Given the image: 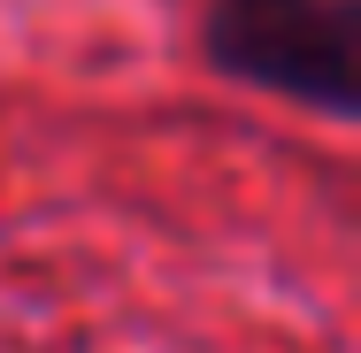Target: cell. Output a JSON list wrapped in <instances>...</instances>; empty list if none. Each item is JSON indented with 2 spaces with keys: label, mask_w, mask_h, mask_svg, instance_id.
<instances>
[{
  "label": "cell",
  "mask_w": 361,
  "mask_h": 353,
  "mask_svg": "<svg viewBox=\"0 0 361 353\" xmlns=\"http://www.w3.org/2000/svg\"><path fill=\"white\" fill-rule=\"evenodd\" d=\"M200 62L300 108L315 123H354L361 108V0H200Z\"/></svg>",
  "instance_id": "1"
}]
</instances>
